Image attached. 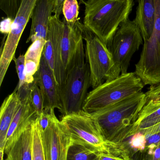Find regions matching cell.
I'll use <instances>...</instances> for the list:
<instances>
[{"instance_id": "6da1fadb", "label": "cell", "mask_w": 160, "mask_h": 160, "mask_svg": "<svg viewBox=\"0 0 160 160\" xmlns=\"http://www.w3.org/2000/svg\"><path fill=\"white\" fill-rule=\"evenodd\" d=\"M146 102V94L142 92L91 114L97 121L106 139L121 146L130 137L133 126Z\"/></svg>"}, {"instance_id": "7a4b0ae2", "label": "cell", "mask_w": 160, "mask_h": 160, "mask_svg": "<svg viewBox=\"0 0 160 160\" xmlns=\"http://www.w3.org/2000/svg\"><path fill=\"white\" fill-rule=\"evenodd\" d=\"M85 5L83 25L107 46L120 25L128 19L133 0H82Z\"/></svg>"}, {"instance_id": "3957f363", "label": "cell", "mask_w": 160, "mask_h": 160, "mask_svg": "<svg viewBox=\"0 0 160 160\" xmlns=\"http://www.w3.org/2000/svg\"><path fill=\"white\" fill-rule=\"evenodd\" d=\"M61 122L72 143L99 153L114 154L125 160L121 146L108 141L92 115L84 110L62 117Z\"/></svg>"}, {"instance_id": "277c9868", "label": "cell", "mask_w": 160, "mask_h": 160, "mask_svg": "<svg viewBox=\"0 0 160 160\" xmlns=\"http://www.w3.org/2000/svg\"><path fill=\"white\" fill-rule=\"evenodd\" d=\"M145 87L135 72L121 74L116 79L106 81L88 93L83 110L92 114L142 92Z\"/></svg>"}, {"instance_id": "5b68a950", "label": "cell", "mask_w": 160, "mask_h": 160, "mask_svg": "<svg viewBox=\"0 0 160 160\" xmlns=\"http://www.w3.org/2000/svg\"><path fill=\"white\" fill-rule=\"evenodd\" d=\"M82 36L86 42L85 57L90 70L92 88H95L106 81L118 78L121 71L107 46L84 25Z\"/></svg>"}, {"instance_id": "8992f818", "label": "cell", "mask_w": 160, "mask_h": 160, "mask_svg": "<svg viewBox=\"0 0 160 160\" xmlns=\"http://www.w3.org/2000/svg\"><path fill=\"white\" fill-rule=\"evenodd\" d=\"M91 87L90 70L87 62L75 67L67 75L64 84L58 85L62 117L83 110Z\"/></svg>"}, {"instance_id": "52a82bcc", "label": "cell", "mask_w": 160, "mask_h": 160, "mask_svg": "<svg viewBox=\"0 0 160 160\" xmlns=\"http://www.w3.org/2000/svg\"><path fill=\"white\" fill-rule=\"evenodd\" d=\"M156 19L152 36L144 42L139 61L135 65L136 74L144 86L160 83V0H155Z\"/></svg>"}, {"instance_id": "ba28073f", "label": "cell", "mask_w": 160, "mask_h": 160, "mask_svg": "<svg viewBox=\"0 0 160 160\" xmlns=\"http://www.w3.org/2000/svg\"><path fill=\"white\" fill-rule=\"evenodd\" d=\"M139 28L134 20L123 21L115 32L108 47L121 74L127 73L131 59L143 43Z\"/></svg>"}, {"instance_id": "9c48e42d", "label": "cell", "mask_w": 160, "mask_h": 160, "mask_svg": "<svg viewBox=\"0 0 160 160\" xmlns=\"http://www.w3.org/2000/svg\"><path fill=\"white\" fill-rule=\"evenodd\" d=\"M37 0H23L19 12L13 22L11 32L7 35L0 58V86L12 61L21 35L29 19Z\"/></svg>"}, {"instance_id": "30bf717a", "label": "cell", "mask_w": 160, "mask_h": 160, "mask_svg": "<svg viewBox=\"0 0 160 160\" xmlns=\"http://www.w3.org/2000/svg\"><path fill=\"white\" fill-rule=\"evenodd\" d=\"M49 113V125L45 130L41 131L46 159L67 160L72 140L62 122L56 117L54 110Z\"/></svg>"}, {"instance_id": "8fae6325", "label": "cell", "mask_w": 160, "mask_h": 160, "mask_svg": "<svg viewBox=\"0 0 160 160\" xmlns=\"http://www.w3.org/2000/svg\"><path fill=\"white\" fill-rule=\"evenodd\" d=\"M64 25L59 18L52 16L50 18L46 43L43 53L46 61L53 71L58 85L66 80L65 68L62 57V41Z\"/></svg>"}, {"instance_id": "7c38bea8", "label": "cell", "mask_w": 160, "mask_h": 160, "mask_svg": "<svg viewBox=\"0 0 160 160\" xmlns=\"http://www.w3.org/2000/svg\"><path fill=\"white\" fill-rule=\"evenodd\" d=\"M62 22L64 28L62 41V57L67 76L74 67L85 62L82 36L83 24L79 20L70 24L63 18Z\"/></svg>"}, {"instance_id": "4fadbf2b", "label": "cell", "mask_w": 160, "mask_h": 160, "mask_svg": "<svg viewBox=\"0 0 160 160\" xmlns=\"http://www.w3.org/2000/svg\"><path fill=\"white\" fill-rule=\"evenodd\" d=\"M34 78L42 93L44 111L48 113L55 108L60 111L62 107L58 91V84L53 71L46 61L43 53L39 70Z\"/></svg>"}, {"instance_id": "5bb4252c", "label": "cell", "mask_w": 160, "mask_h": 160, "mask_svg": "<svg viewBox=\"0 0 160 160\" xmlns=\"http://www.w3.org/2000/svg\"><path fill=\"white\" fill-rule=\"evenodd\" d=\"M38 117L32 105L31 98L21 102L7 132L4 147L5 154Z\"/></svg>"}, {"instance_id": "9a60e30c", "label": "cell", "mask_w": 160, "mask_h": 160, "mask_svg": "<svg viewBox=\"0 0 160 160\" xmlns=\"http://www.w3.org/2000/svg\"><path fill=\"white\" fill-rule=\"evenodd\" d=\"M55 0H37L31 15V29L27 43L47 40L48 26L53 13Z\"/></svg>"}, {"instance_id": "2e32d148", "label": "cell", "mask_w": 160, "mask_h": 160, "mask_svg": "<svg viewBox=\"0 0 160 160\" xmlns=\"http://www.w3.org/2000/svg\"><path fill=\"white\" fill-rule=\"evenodd\" d=\"M134 21L140 30L144 42L152 36L156 19L155 0H139L138 1Z\"/></svg>"}, {"instance_id": "e0dca14e", "label": "cell", "mask_w": 160, "mask_h": 160, "mask_svg": "<svg viewBox=\"0 0 160 160\" xmlns=\"http://www.w3.org/2000/svg\"><path fill=\"white\" fill-rule=\"evenodd\" d=\"M20 103L16 92H13L6 97L2 105L0 112V148L4 150L7 132Z\"/></svg>"}, {"instance_id": "ac0fdd59", "label": "cell", "mask_w": 160, "mask_h": 160, "mask_svg": "<svg viewBox=\"0 0 160 160\" xmlns=\"http://www.w3.org/2000/svg\"><path fill=\"white\" fill-rule=\"evenodd\" d=\"M160 122V102H147L138 114V118L130 133V137Z\"/></svg>"}, {"instance_id": "d6986e66", "label": "cell", "mask_w": 160, "mask_h": 160, "mask_svg": "<svg viewBox=\"0 0 160 160\" xmlns=\"http://www.w3.org/2000/svg\"><path fill=\"white\" fill-rule=\"evenodd\" d=\"M5 160H32V125L6 153Z\"/></svg>"}, {"instance_id": "ffe728a7", "label": "cell", "mask_w": 160, "mask_h": 160, "mask_svg": "<svg viewBox=\"0 0 160 160\" xmlns=\"http://www.w3.org/2000/svg\"><path fill=\"white\" fill-rule=\"evenodd\" d=\"M32 160H46L38 118L32 124Z\"/></svg>"}, {"instance_id": "44dd1931", "label": "cell", "mask_w": 160, "mask_h": 160, "mask_svg": "<svg viewBox=\"0 0 160 160\" xmlns=\"http://www.w3.org/2000/svg\"><path fill=\"white\" fill-rule=\"evenodd\" d=\"M100 154L72 143L69 148L67 160H99Z\"/></svg>"}, {"instance_id": "7402d4cb", "label": "cell", "mask_w": 160, "mask_h": 160, "mask_svg": "<svg viewBox=\"0 0 160 160\" xmlns=\"http://www.w3.org/2000/svg\"><path fill=\"white\" fill-rule=\"evenodd\" d=\"M46 40L38 39L29 47L25 55V60H30L40 65Z\"/></svg>"}, {"instance_id": "603a6c76", "label": "cell", "mask_w": 160, "mask_h": 160, "mask_svg": "<svg viewBox=\"0 0 160 160\" xmlns=\"http://www.w3.org/2000/svg\"><path fill=\"white\" fill-rule=\"evenodd\" d=\"M79 4L77 0H65L62 9L63 18L70 24L76 23L79 20Z\"/></svg>"}, {"instance_id": "cb8c5ba5", "label": "cell", "mask_w": 160, "mask_h": 160, "mask_svg": "<svg viewBox=\"0 0 160 160\" xmlns=\"http://www.w3.org/2000/svg\"><path fill=\"white\" fill-rule=\"evenodd\" d=\"M30 98L34 110L38 116H41L44 111V99L42 91L35 80L31 91Z\"/></svg>"}, {"instance_id": "d4e9b609", "label": "cell", "mask_w": 160, "mask_h": 160, "mask_svg": "<svg viewBox=\"0 0 160 160\" xmlns=\"http://www.w3.org/2000/svg\"><path fill=\"white\" fill-rule=\"evenodd\" d=\"M23 0H1L0 8L8 18L14 20L19 12Z\"/></svg>"}, {"instance_id": "484cf974", "label": "cell", "mask_w": 160, "mask_h": 160, "mask_svg": "<svg viewBox=\"0 0 160 160\" xmlns=\"http://www.w3.org/2000/svg\"><path fill=\"white\" fill-rule=\"evenodd\" d=\"M13 60L14 61L15 63L17 72L18 75V79H19L18 85L14 91V92H16L23 85L28 84L26 82V73H25V55H20L17 58H14Z\"/></svg>"}, {"instance_id": "4316f807", "label": "cell", "mask_w": 160, "mask_h": 160, "mask_svg": "<svg viewBox=\"0 0 160 160\" xmlns=\"http://www.w3.org/2000/svg\"><path fill=\"white\" fill-rule=\"evenodd\" d=\"M136 158L138 160H160V145L146 149Z\"/></svg>"}, {"instance_id": "83f0119b", "label": "cell", "mask_w": 160, "mask_h": 160, "mask_svg": "<svg viewBox=\"0 0 160 160\" xmlns=\"http://www.w3.org/2000/svg\"><path fill=\"white\" fill-rule=\"evenodd\" d=\"M145 94L147 101L160 102V83L155 86H150Z\"/></svg>"}, {"instance_id": "f1b7e54d", "label": "cell", "mask_w": 160, "mask_h": 160, "mask_svg": "<svg viewBox=\"0 0 160 160\" xmlns=\"http://www.w3.org/2000/svg\"><path fill=\"white\" fill-rule=\"evenodd\" d=\"M146 149L148 148L157 147V146H160V132L149 135H146Z\"/></svg>"}, {"instance_id": "f546056e", "label": "cell", "mask_w": 160, "mask_h": 160, "mask_svg": "<svg viewBox=\"0 0 160 160\" xmlns=\"http://www.w3.org/2000/svg\"><path fill=\"white\" fill-rule=\"evenodd\" d=\"M49 119L50 116L49 112H46L44 111L43 113L38 118L39 125L41 128V131H43L48 127L49 123Z\"/></svg>"}, {"instance_id": "4dcf8cb0", "label": "cell", "mask_w": 160, "mask_h": 160, "mask_svg": "<svg viewBox=\"0 0 160 160\" xmlns=\"http://www.w3.org/2000/svg\"><path fill=\"white\" fill-rule=\"evenodd\" d=\"M13 21L14 20L12 19L8 18L3 19L0 25V31L2 33H4L6 35H8V34L11 32Z\"/></svg>"}, {"instance_id": "1f68e13d", "label": "cell", "mask_w": 160, "mask_h": 160, "mask_svg": "<svg viewBox=\"0 0 160 160\" xmlns=\"http://www.w3.org/2000/svg\"><path fill=\"white\" fill-rule=\"evenodd\" d=\"M64 1L65 0H55L54 2L53 13L55 14L54 16L59 19L60 16L62 13V9Z\"/></svg>"}, {"instance_id": "d6a6232c", "label": "cell", "mask_w": 160, "mask_h": 160, "mask_svg": "<svg viewBox=\"0 0 160 160\" xmlns=\"http://www.w3.org/2000/svg\"><path fill=\"white\" fill-rule=\"evenodd\" d=\"M139 132L146 136L160 132V122L152 127L142 130Z\"/></svg>"}, {"instance_id": "836d02e7", "label": "cell", "mask_w": 160, "mask_h": 160, "mask_svg": "<svg viewBox=\"0 0 160 160\" xmlns=\"http://www.w3.org/2000/svg\"><path fill=\"white\" fill-rule=\"evenodd\" d=\"M99 160H124L122 157L112 154L102 153L100 154Z\"/></svg>"}, {"instance_id": "e575fe53", "label": "cell", "mask_w": 160, "mask_h": 160, "mask_svg": "<svg viewBox=\"0 0 160 160\" xmlns=\"http://www.w3.org/2000/svg\"><path fill=\"white\" fill-rule=\"evenodd\" d=\"M4 149L0 148V160H4Z\"/></svg>"}]
</instances>
